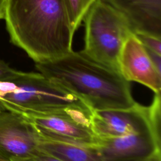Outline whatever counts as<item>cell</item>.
Returning a JSON list of instances; mask_svg holds the SVG:
<instances>
[{
    "label": "cell",
    "instance_id": "cell-1",
    "mask_svg": "<svg viewBox=\"0 0 161 161\" xmlns=\"http://www.w3.org/2000/svg\"><path fill=\"white\" fill-rule=\"evenodd\" d=\"M4 19L11 42L35 63L73 50L67 0H7Z\"/></svg>",
    "mask_w": 161,
    "mask_h": 161
},
{
    "label": "cell",
    "instance_id": "cell-2",
    "mask_svg": "<svg viewBox=\"0 0 161 161\" xmlns=\"http://www.w3.org/2000/svg\"><path fill=\"white\" fill-rule=\"evenodd\" d=\"M40 73L81 99L92 111L125 109L134 100L130 82L121 75L72 50L56 59L35 63Z\"/></svg>",
    "mask_w": 161,
    "mask_h": 161
},
{
    "label": "cell",
    "instance_id": "cell-3",
    "mask_svg": "<svg viewBox=\"0 0 161 161\" xmlns=\"http://www.w3.org/2000/svg\"><path fill=\"white\" fill-rule=\"evenodd\" d=\"M12 90L0 98L2 109L23 115L66 111H92L81 99L56 85L41 73L16 70L11 78Z\"/></svg>",
    "mask_w": 161,
    "mask_h": 161
},
{
    "label": "cell",
    "instance_id": "cell-4",
    "mask_svg": "<svg viewBox=\"0 0 161 161\" xmlns=\"http://www.w3.org/2000/svg\"><path fill=\"white\" fill-rule=\"evenodd\" d=\"M84 45L80 51L91 60L119 72V57L127 40L135 32L118 11L104 0H96L86 12Z\"/></svg>",
    "mask_w": 161,
    "mask_h": 161
},
{
    "label": "cell",
    "instance_id": "cell-5",
    "mask_svg": "<svg viewBox=\"0 0 161 161\" xmlns=\"http://www.w3.org/2000/svg\"><path fill=\"white\" fill-rule=\"evenodd\" d=\"M91 113L66 111L23 116L33 125L41 138L96 147L97 137L91 128L89 120Z\"/></svg>",
    "mask_w": 161,
    "mask_h": 161
},
{
    "label": "cell",
    "instance_id": "cell-6",
    "mask_svg": "<svg viewBox=\"0 0 161 161\" xmlns=\"http://www.w3.org/2000/svg\"><path fill=\"white\" fill-rule=\"evenodd\" d=\"M89 120L91 128L98 138L123 136L148 130L153 131L148 106L138 103L125 109L93 111Z\"/></svg>",
    "mask_w": 161,
    "mask_h": 161
},
{
    "label": "cell",
    "instance_id": "cell-7",
    "mask_svg": "<svg viewBox=\"0 0 161 161\" xmlns=\"http://www.w3.org/2000/svg\"><path fill=\"white\" fill-rule=\"evenodd\" d=\"M40 137L22 114L0 110V156L13 159L31 157L38 152Z\"/></svg>",
    "mask_w": 161,
    "mask_h": 161
},
{
    "label": "cell",
    "instance_id": "cell-8",
    "mask_svg": "<svg viewBox=\"0 0 161 161\" xmlns=\"http://www.w3.org/2000/svg\"><path fill=\"white\" fill-rule=\"evenodd\" d=\"M103 161H145L160 150V140L152 130L123 136L98 138L96 145Z\"/></svg>",
    "mask_w": 161,
    "mask_h": 161
},
{
    "label": "cell",
    "instance_id": "cell-9",
    "mask_svg": "<svg viewBox=\"0 0 161 161\" xmlns=\"http://www.w3.org/2000/svg\"><path fill=\"white\" fill-rule=\"evenodd\" d=\"M119 72L128 82H136L160 93L161 73L159 72L142 43L134 35L125 43L119 57Z\"/></svg>",
    "mask_w": 161,
    "mask_h": 161
},
{
    "label": "cell",
    "instance_id": "cell-10",
    "mask_svg": "<svg viewBox=\"0 0 161 161\" xmlns=\"http://www.w3.org/2000/svg\"><path fill=\"white\" fill-rule=\"evenodd\" d=\"M122 14L135 33L161 38V0H104Z\"/></svg>",
    "mask_w": 161,
    "mask_h": 161
},
{
    "label": "cell",
    "instance_id": "cell-11",
    "mask_svg": "<svg viewBox=\"0 0 161 161\" xmlns=\"http://www.w3.org/2000/svg\"><path fill=\"white\" fill-rule=\"evenodd\" d=\"M38 150L60 161H103L96 146H86L40 139Z\"/></svg>",
    "mask_w": 161,
    "mask_h": 161
},
{
    "label": "cell",
    "instance_id": "cell-12",
    "mask_svg": "<svg viewBox=\"0 0 161 161\" xmlns=\"http://www.w3.org/2000/svg\"><path fill=\"white\" fill-rule=\"evenodd\" d=\"M96 0H67L72 30L75 32L82 23L83 18Z\"/></svg>",
    "mask_w": 161,
    "mask_h": 161
},
{
    "label": "cell",
    "instance_id": "cell-13",
    "mask_svg": "<svg viewBox=\"0 0 161 161\" xmlns=\"http://www.w3.org/2000/svg\"><path fill=\"white\" fill-rule=\"evenodd\" d=\"M160 93L155 94L152 104L148 106L151 126L154 133L159 139H160Z\"/></svg>",
    "mask_w": 161,
    "mask_h": 161
},
{
    "label": "cell",
    "instance_id": "cell-14",
    "mask_svg": "<svg viewBox=\"0 0 161 161\" xmlns=\"http://www.w3.org/2000/svg\"><path fill=\"white\" fill-rule=\"evenodd\" d=\"M135 35L146 48L161 55V38L143 33H135Z\"/></svg>",
    "mask_w": 161,
    "mask_h": 161
},
{
    "label": "cell",
    "instance_id": "cell-15",
    "mask_svg": "<svg viewBox=\"0 0 161 161\" xmlns=\"http://www.w3.org/2000/svg\"><path fill=\"white\" fill-rule=\"evenodd\" d=\"M12 161H60L53 157L48 155L41 152H38L36 154L25 158L13 159Z\"/></svg>",
    "mask_w": 161,
    "mask_h": 161
},
{
    "label": "cell",
    "instance_id": "cell-16",
    "mask_svg": "<svg viewBox=\"0 0 161 161\" xmlns=\"http://www.w3.org/2000/svg\"><path fill=\"white\" fill-rule=\"evenodd\" d=\"M145 49L150 57V58L151 59L152 63L153 64L154 66L155 67L157 70L161 73V55L158 54L157 53L153 51H152L149 49H147L146 48Z\"/></svg>",
    "mask_w": 161,
    "mask_h": 161
},
{
    "label": "cell",
    "instance_id": "cell-17",
    "mask_svg": "<svg viewBox=\"0 0 161 161\" xmlns=\"http://www.w3.org/2000/svg\"><path fill=\"white\" fill-rule=\"evenodd\" d=\"M6 4L7 0H0V19L4 18Z\"/></svg>",
    "mask_w": 161,
    "mask_h": 161
},
{
    "label": "cell",
    "instance_id": "cell-18",
    "mask_svg": "<svg viewBox=\"0 0 161 161\" xmlns=\"http://www.w3.org/2000/svg\"><path fill=\"white\" fill-rule=\"evenodd\" d=\"M145 161H161V150L155 152L149 158Z\"/></svg>",
    "mask_w": 161,
    "mask_h": 161
},
{
    "label": "cell",
    "instance_id": "cell-19",
    "mask_svg": "<svg viewBox=\"0 0 161 161\" xmlns=\"http://www.w3.org/2000/svg\"><path fill=\"white\" fill-rule=\"evenodd\" d=\"M0 161H12L11 159L0 156Z\"/></svg>",
    "mask_w": 161,
    "mask_h": 161
},
{
    "label": "cell",
    "instance_id": "cell-20",
    "mask_svg": "<svg viewBox=\"0 0 161 161\" xmlns=\"http://www.w3.org/2000/svg\"><path fill=\"white\" fill-rule=\"evenodd\" d=\"M1 109H2V108H1V106H0V110H1Z\"/></svg>",
    "mask_w": 161,
    "mask_h": 161
}]
</instances>
